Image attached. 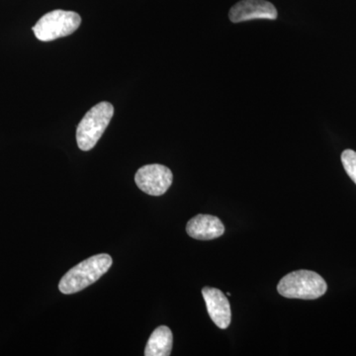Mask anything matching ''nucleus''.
<instances>
[{
    "instance_id": "6e6552de",
    "label": "nucleus",
    "mask_w": 356,
    "mask_h": 356,
    "mask_svg": "<svg viewBox=\"0 0 356 356\" xmlns=\"http://www.w3.org/2000/svg\"><path fill=\"white\" fill-rule=\"evenodd\" d=\"M186 232L195 240L210 241L222 236L225 227L218 217L199 214L187 222Z\"/></svg>"
},
{
    "instance_id": "f03ea898",
    "label": "nucleus",
    "mask_w": 356,
    "mask_h": 356,
    "mask_svg": "<svg viewBox=\"0 0 356 356\" xmlns=\"http://www.w3.org/2000/svg\"><path fill=\"white\" fill-rule=\"evenodd\" d=\"M277 290L285 298L314 300L327 292V285L318 273L298 270L285 275L278 283Z\"/></svg>"
},
{
    "instance_id": "9b49d317",
    "label": "nucleus",
    "mask_w": 356,
    "mask_h": 356,
    "mask_svg": "<svg viewBox=\"0 0 356 356\" xmlns=\"http://www.w3.org/2000/svg\"><path fill=\"white\" fill-rule=\"evenodd\" d=\"M231 295H232L231 293H229V292L227 293V296H231Z\"/></svg>"
},
{
    "instance_id": "39448f33",
    "label": "nucleus",
    "mask_w": 356,
    "mask_h": 356,
    "mask_svg": "<svg viewBox=\"0 0 356 356\" xmlns=\"http://www.w3.org/2000/svg\"><path fill=\"white\" fill-rule=\"evenodd\" d=\"M173 175L172 170L163 165H147L142 166L136 173L137 186L145 193L152 196H161L172 186Z\"/></svg>"
},
{
    "instance_id": "f257e3e1",
    "label": "nucleus",
    "mask_w": 356,
    "mask_h": 356,
    "mask_svg": "<svg viewBox=\"0 0 356 356\" xmlns=\"http://www.w3.org/2000/svg\"><path fill=\"white\" fill-rule=\"evenodd\" d=\"M112 264L113 261L109 254L93 255L67 271L60 280L58 289L65 295L81 291L104 275Z\"/></svg>"
},
{
    "instance_id": "7ed1b4c3",
    "label": "nucleus",
    "mask_w": 356,
    "mask_h": 356,
    "mask_svg": "<svg viewBox=\"0 0 356 356\" xmlns=\"http://www.w3.org/2000/svg\"><path fill=\"white\" fill-rule=\"evenodd\" d=\"M113 114L114 107L111 103L100 102L84 115L76 130L77 146L81 151H90L95 147L108 127Z\"/></svg>"
},
{
    "instance_id": "1a4fd4ad",
    "label": "nucleus",
    "mask_w": 356,
    "mask_h": 356,
    "mask_svg": "<svg viewBox=\"0 0 356 356\" xmlns=\"http://www.w3.org/2000/svg\"><path fill=\"white\" fill-rule=\"evenodd\" d=\"M173 337L170 327L161 325L149 337L147 341L145 355L168 356L172 350Z\"/></svg>"
},
{
    "instance_id": "423d86ee",
    "label": "nucleus",
    "mask_w": 356,
    "mask_h": 356,
    "mask_svg": "<svg viewBox=\"0 0 356 356\" xmlns=\"http://www.w3.org/2000/svg\"><path fill=\"white\" fill-rule=\"evenodd\" d=\"M275 6L266 0H242L232 7L229 13L233 23L245 22L255 19H277Z\"/></svg>"
},
{
    "instance_id": "0eeeda50",
    "label": "nucleus",
    "mask_w": 356,
    "mask_h": 356,
    "mask_svg": "<svg viewBox=\"0 0 356 356\" xmlns=\"http://www.w3.org/2000/svg\"><path fill=\"white\" fill-rule=\"evenodd\" d=\"M203 298L205 300L208 314L218 327L226 330L231 325V306L226 295L217 288L204 287Z\"/></svg>"
},
{
    "instance_id": "20e7f679",
    "label": "nucleus",
    "mask_w": 356,
    "mask_h": 356,
    "mask_svg": "<svg viewBox=\"0 0 356 356\" xmlns=\"http://www.w3.org/2000/svg\"><path fill=\"white\" fill-rule=\"evenodd\" d=\"M81 24L79 14L57 9L42 16L33 27V32L40 41L50 42L70 36L79 29Z\"/></svg>"
},
{
    "instance_id": "9d476101",
    "label": "nucleus",
    "mask_w": 356,
    "mask_h": 356,
    "mask_svg": "<svg viewBox=\"0 0 356 356\" xmlns=\"http://www.w3.org/2000/svg\"><path fill=\"white\" fill-rule=\"evenodd\" d=\"M341 163L348 177L356 184V152L353 149H346L341 154Z\"/></svg>"
}]
</instances>
